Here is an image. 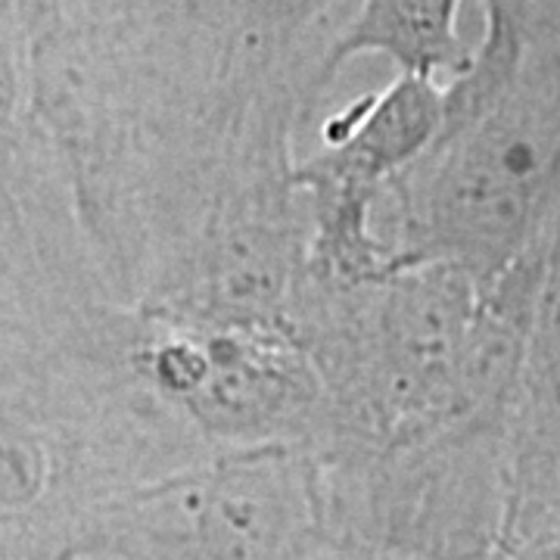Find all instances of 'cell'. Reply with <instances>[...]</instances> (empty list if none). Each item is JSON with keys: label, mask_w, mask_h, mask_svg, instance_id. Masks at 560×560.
<instances>
[{"label": "cell", "mask_w": 560, "mask_h": 560, "mask_svg": "<svg viewBox=\"0 0 560 560\" xmlns=\"http://www.w3.org/2000/svg\"><path fill=\"white\" fill-rule=\"evenodd\" d=\"M560 209V35L526 38L514 84L440 125L377 209L389 268L452 265L492 283L529 256Z\"/></svg>", "instance_id": "obj_1"}, {"label": "cell", "mask_w": 560, "mask_h": 560, "mask_svg": "<svg viewBox=\"0 0 560 560\" xmlns=\"http://www.w3.org/2000/svg\"><path fill=\"white\" fill-rule=\"evenodd\" d=\"M318 470L302 448H219L121 499L91 555L113 560H324Z\"/></svg>", "instance_id": "obj_2"}, {"label": "cell", "mask_w": 560, "mask_h": 560, "mask_svg": "<svg viewBox=\"0 0 560 560\" xmlns=\"http://www.w3.org/2000/svg\"><path fill=\"white\" fill-rule=\"evenodd\" d=\"M131 361L209 448H305L320 420L315 364L287 330H212L135 312Z\"/></svg>", "instance_id": "obj_3"}, {"label": "cell", "mask_w": 560, "mask_h": 560, "mask_svg": "<svg viewBox=\"0 0 560 560\" xmlns=\"http://www.w3.org/2000/svg\"><path fill=\"white\" fill-rule=\"evenodd\" d=\"M440 121L442 88L418 75H399L327 119L318 153L296 160L312 271L361 280L389 268L377 209L389 180L436 138Z\"/></svg>", "instance_id": "obj_4"}, {"label": "cell", "mask_w": 560, "mask_h": 560, "mask_svg": "<svg viewBox=\"0 0 560 560\" xmlns=\"http://www.w3.org/2000/svg\"><path fill=\"white\" fill-rule=\"evenodd\" d=\"M460 0H361L355 20L324 54L320 72L334 79L342 62L361 54H381L399 66V75L436 81L448 72L458 75L467 62L460 50L458 20Z\"/></svg>", "instance_id": "obj_5"}, {"label": "cell", "mask_w": 560, "mask_h": 560, "mask_svg": "<svg viewBox=\"0 0 560 560\" xmlns=\"http://www.w3.org/2000/svg\"><path fill=\"white\" fill-rule=\"evenodd\" d=\"M495 560H560V526L558 529H541L523 539L504 541Z\"/></svg>", "instance_id": "obj_6"}, {"label": "cell", "mask_w": 560, "mask_h": 560, "mask_svg": "<svg viewBox=\"0 0 560 560\" xmlns=\"http://www.w3.org/2000/svg\"><path fill=\"white\" fill-rule=\"evenodd\" d=\"M545 256H551V259H560V209L555 221H551V228H548V234H545Z\"/></svg>", "instance_id": "obj_7"}]
</instances>
